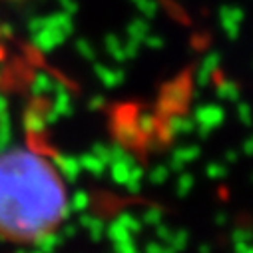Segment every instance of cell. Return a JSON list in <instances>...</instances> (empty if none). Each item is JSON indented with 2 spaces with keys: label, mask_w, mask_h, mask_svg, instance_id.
<instances>
[{
  "label": "cell",
  "mask_w": 253,
  "mask_h": 253,
  "mask_svg": "<svg viewBox=\"0 0 253 253\" xmlns=\"http://www.w3.org/2000/svg\"><path fill=\"white\" fill-rule=\"evenodd\" d=\"M70 213L64 179L32 148L0 152V239L32 243Z\"/></svg>",
  "instance_id": "6da1fadb"
},
{
  "label": "cell",
  "mask_w": 253,
  "mask_h": 253,
  "mask_svg": "<svg viewBox=\"0 0 253 253\" xmlns=\"http://www.w3.org/2000/svg\"><path fill=\"white\" fill-rule=\"evenodd\" d=\"M74 32V20L72 14L60 10V12H52L50 16H44V26L30 34L32 36V44L36 50L40 52H52L54 48H58L64 42L70 34Z\"/></svg>",
  "instance_id": "7a4b0ae2"
},
{
  "label": "cell",
  "mask_w": 253,
  "mask_h": 253,
  "mask_svg": "<svg viewBox=\"0 0 253 253\" xmlns=\"http://www.w3.org/2000/svg\"><path fill=\"white\" fill-rule=\"evenodd\" d=\"M223 118H225V112L217 104L198 106L194 112V122H196V132H198L200 140H206L215 128H219Z\"/></svg>",
  "instance_id": "3957f363"
},
{
  "label": "cell",
  "mask_w": 253,
  "mask_h": 253,
  "mask_svg": "<svg viewBox=\"0 0 253 253\" xmlns=\"http://www.w3.org/2000/svg\"><path fill=\"white\" fill-rule=\"evenodd\" d=\"M158 132L162 134L164 140H173L177 136H187V134H194L196 132V122L194 118H187V116H179V114H168L166 122L158 128Z\"/></svg>",
  "instance_id": "277c9868"
},
{
  "label": "cell",
  "mask_w": 253,
  "mask_h": 253,
  "mask_svg": "<svg viewBox=\"0 0 253 253\" xmlns=\"http://www.w3.org/2000/svg\"><path fill=\"white\" fill-rule=\"evenodd\" d=\"M187 98H189V86L185 84V80L173 82L171 86L166 88V92L162 96V112L168 116V114L181 110L185 106Z\"/></svg>",
  "instance_id": "5b68a950"
},
{
  "label": "cell",
  "mask_w": 253,
  "mask_h": 253,
  "mask_svg": "<svg viewBox=\"0 0 253 253\" xmlns=\"http://www.w3.org/2000/svg\"><path fill=\"white\" fill-rule=\"evenodd\" d=\"M56 171L62 175V179L68 181V183H76L80 173H82V168H80V162H78V156H70V154H54V164Z\"/></svg>",
  "instance_id": "8992f818"
},
{
  "label": "cell",
  "mask_w": 253,
  "mask_h": 253,
  "mask_svg": "<svg viewBox=\"0 0 253 253\" xmlns=\"http://www.w3.org/2000/svg\"><path fill=\"white\" fill-rule=\"evenodd\" d=\"M94 74L96 78L106 86V88H118L120 84L126 82V72L122 68H110L108 64H102V62L94 60Z\"/></svg>",
  "instance_id": "52a82bcc"
},
{
  "label": "cell",
  "mask_w": 253,
  "mask_h": 253,
  "mask_svg": "<svg viewBox=\"0 0 253 253\" xmlns=\"http://www.w3.org/2000/svg\"><path fill=\"white\" fill-rule=\"evenodd\" d=\"M219 64H221V54H219V52H210V54L202 60V64H200V68H198V72H196V82H198V86H202V88L208 86V84L211 82L213 74L217 72Z\"/></svg>",
  "instance_id": "ba28073f"
},
{
  "label": "cell",
  "mask_w": 253,
  "mask_h": 253,
  "mask_svg": "<svg viewBox=\"0 0 253 253\" xmlns=\"http://www.w3.org/2000/svg\"><path fill=\"white\" fill-rule=\"evenodd\" d=\"M44 110H46L44 102H36L28 108V112L24 116V126L30 134H42L48 128L46 122H44Z\"/></svg>",
  "instance_id": "9c48e42d"
},
{
  "label": "cell",
  "mask_w": 253,
  "mask_h": 253,
  "mask_svg": "<svg viewBox=\"0 0 253 253\" xmlns=\"http://www.w3.org/2000/svg\"><path fill=\"white\" fill-rule=\"evenodd\" d=\"M82 213V211H80ZM78 225L82 227V229H86L88 231V235H90V239L92 241H102L104 239V231H106V221L102 219V217H96V215H88V213H82L80 217H78Z\"/></svg>",
  "instance_id": "30bf717a"
},
{
  "label": "cell",
  "mask_w": 253,
  "mask_h": 253,
  "mask_svg": "<svg viewBox=\"0 0 253 253\" xmlns=\"http://www.w3.org/2000/svg\"><path fill=\"white\" fill-rule=\"evenodd\" d=\"M116 138L120 144L124 146H136L142 142V134L138 132V128L134 126V122H120L116 126Z\"/></svg>",
  "instance_id": "8fae6325"
},
{
  "label": "cell",
  "mask_w": 253,
  "mask_h": 253,
  "mask_svg": "<svg viewBox=\"0 0 253 253\" xmlns=\"http://www.w3.org/2000/svg\"><path fill=\"white\" fill-rule=\"evenodd\" d=\"M30 92L34 98H46V96H52L54 92V80L48 72H36L34 78H32V84H30Z\"/></svg>",
  "instance_id": "7c38bea8"
},
{
  "label": "cell",
  "mask_w": 253,
  "mask_h": 253,
  "mask_svg": "<svg viewBox=\"0 0 253 253\" xmlns=\"http://www.w3.org/2000/svg\"><path fill=\"white\" fill-rule=\"evenodd\" d=\"M134 126L138 128V132L144 136V138H150L154 134H158V128H160V122L154 114L150 112H142L136 120H134Z\"/></svg>",
  "instance_id": "4fadbf2b"
},
{
  "label": "cell",
  "mask_w": 253,
  "mask_h": 253,
  "mask_svg": "<svg viewBox=\"0 0 253 253\" xmlns=\"http://www.w3.org/2000/svg\"><path fill=\"white\" fill-rule=\"evenodd\" d=\"M104 48L114 58V62H120V64L122 62H128V58L124 54V40L118 34H106L104 36Z\"/></svg>",
  "instance_id": "5bb4252c"
},
{
  "label": "cell",
  "mask_w": 253,
  "mask_h": 253,
  "mask_svg": "<svg viewBox=\"0 0 253 253\" xmlns=\"http://www.w3.org/2000/svg\"><path fill=\"white\" fill-rule=\"evenodd\" d=\"M62 243H64V237H62V235H58V233H54V231H46V233H42L40 237H36V239L32 241V247L38 249V251L50 253V251H54L56 247H60Z\"/></svg>",
  "instance_id": "9a60e30c"
},
{
  "label": "cell",
  "mask_w": 253,
  "mask_h": 253,
  "mask_svg": "<svg viewBox=\"0 0 253 253\" xmlns=\"http://www.w3.org/2000/svg\"><path fill=\"white\" fill-rule=\"evenodd\" d=\"M78 162H80L82 171H88V173H92V175H96V177H100V175L106 171V168H108V166H106L100 158H96L92 152H86V154L78 156Z\"/></svg>",
  "instance_id": "2e32d148"
},
{
  "label": "cell",
  "mask_w": 253,
  "mask_h": 253,
  "mask_svg": "<svg viewBox=\"0 0 253 253\" xmlns=\"http://www.w3.org/2000/svg\"><path fill=\"white\" fill-rule=\"evenodd\" d=\"M189 231L187 229H173V235L169 243H164V253H173V251H185L189 245Z\"/></svg>",
  "instance_id": "e0dca14e"
},
{
  "label": "cell",
  "mask_w": 253,
  "mask_h": 253,
  "mask_svg": "<svg viewBox=\"0 0 253 253\" xmlns=\"http://www.w3.org/2000/svg\"><path fill=\"white\" fill-rule=\"evenodd\" d=\"M219 24H221L223 34H225L229 40H237V38H239L241 24H239V22H235V20L229 16L227 6H221V8H219Z\"/></svg>",
  "instance_id": "ac0fdd59"
},
{
  "label": "cell",
  "mask_w": 253,
  "mask_h": 253,
  "mask_svg": "<svg viewBox=\"0 0 253 253\" xmlns=\"http://www.w3.org/2000/svg\"><path fill=\"white\" fill-rule=\"evenodd\" d=\"M215 96L223 102H237L241 98L239 94V86L233 82V80H221L217 86H215Z\"/></svg>",
  "instance_id": "d6986e66"
},
{
  "label": "cell",
  "mask_w": 253,
  "mask_h": 253,
  "mask_svg": "<svg viewBox=\"0 0 253 253\" xmlns=\"http://www.w3.org/2000/svg\"><path fill=\"white\" fill-rule=\"evenodd\" d=\"M126 34H128V38H134L138 42H144V38L150 34V22L148 18H134L128 26H126Z\"/></svg>",
  "instance_id": "ffe728a7"
},
{
  "label": "cell",
  "mask_w": 253,
  "mask_h": 253,
  "mask_svg": "<svg viewBox=\"0 0 253 253\" xmlns=\"http://www.w3.org/2000/svg\"><path fill=\"white\" fill-rule=\"evenodd\" d=\"M104 237H108L112 243H120V241H126V239H132L134 235L126 229L120 221H110V225H106V231H104Z\"/></svg>",
  "instance_id": "44dd1931"
},
{
  "label": "cell",
  "mask_w": 253,
  "mask_h": 253,
  "mask_svg": "<svg viewBox=\"0 0 253 253\" xmlns=\"http://www.w3.org/2000/svg\"><path fill=\"white\" fill-rule=\"evenodd\" d=\"M194 175L189 173V171H179L177 173V183H175V196L177 198H187L189 194H192V189H194Z\"/></svg>",
  "instance_id": "7402d4cb"
},
{
  "label": "cell",
  "mask_w": 253,
  "mask_h": 253,
  "mask_svg": "<svg viewBox=\"0 0 253 253\" xmlns=\"http://www.w3.org/2000/svg\"><path fill=\"white\" fill-rule=\"evenodd\" d=\"M116 221H120L126 229H128L132 235H138V233H142V227H144V223H142V219L138 217V215H134L132 211H122L118 217H116Z\"/></svg>",
  "instance_id": "603a6c76"
},
{
  "label": "cell",
  "mask_w": 253,
  "mask_h": 253,
  "mask_svg": "<svg viewBox=\"0 0 253 253\" xmlns=\"http://www.w3.org/2000/svg\"><path fill=\"white\" fill-rule=\"evenodd\" d=\"M134 164H128V162H122V160H118V162H112L108 168H110V173H112V179L118 183V185H124L126 183V179H128V173H130V168H132Z\"/></svg>",
  "instance_id": "cb8c5ba5"
},
{
  "label": "cell",
  "mask_w": 253,
  "mask_h": 253,
  "mask_svg": "<svg viewBox=\"0 0 253 253\" xmlns=\"http://www.w3.org/2000/svg\"><path fill=\"white\" fill-rule=\"evenodd\" d=\"M173 156L179 158L183 164H189V162H196V160L202 156V148H200L198 144L181 146V148H175V150H173Z\"/></svg>",
  "instance_id": "d4e9b609"
},
{
  "label": "cell",
  "mask_w": 253,
  "mask_h": 253,
  "mask_svg": "<svg viewBox=\"0 0 253 253\" xmlns=\"http://www.w3.org/2000/svg\"><path fill=\"white\" fill-rule=\"evenodd\" d=\"M90 208V196L84 192V189H78V192L68 200V210L70 211H86Z\"/></svg>",
  "instance_id": "484cf974"
},
{
  "label": "cell",
  "mask_w": 253,
  "mask_h": 253,
  "mask_svg": "<svg viewBox=\"0 0 253 253\" xmlns=\"http://www.w3.org/2000/svg\"><path fill=\"white\" fill-rule=\"evenodd\" d=\"M132 2L136 4V8L140 10V14L144 18H156L158 16V10H160V4L158 0H132Z\"/></svg>",
  "instance_id": "4316f807"
},
{
  "label": "cell",
  "mask_w": 253,
  "mask_h": 253,
  "mask_svg": "<svg viewBox=\"0 0 253 253\" xmlns=\"http://www.w3.org/2000/svg\"><path fill=\"white\" fill-rule=\"evenodd\" d=\"M12 140V126H10V116L0 120V152L8 148V142Z\"/></svg>",
  "instance_id": "83f0119b"
},
{
  "label": "cell",
  "mask_w": 253,
  "mask_h": 253,
  "mask_svg": "<svg viewBox=\"0 0 253 253\" xmlns=\"http://www.w3.org/2000/svg\"><path fill=\"white\" fill-rule=\"evenodd\" d=\"M142 219V223L144 225H158L160 221H164V210L162 208H158V206H152V208H148L146 211H144V215L140 217Z\"/></svg>",
  "instance_id": "f1b7e54d"
},
{
  "label": "cell",
  "mask_w": 253,
  "mask_h": 253,
  "mask_svg": "<svg viewBox=\"0 0 253 253\" xmlns=\"http://www.w3.org/2000/svg\"><path fill=\"white\" fill-rule=\"evenodd\" d=\"M76 52H78L84 60H88V62H94V60H96V50H94V46H92L86 38H78V40H76Z\"/></svg>",
  "instance_id": "f546056e"
},
{
  "label": "cell",
  "mask_w": 253,
  "mask_h": 253,
  "mask_svg": "<svg viewBox=\"0 0 253 253\" xmlns=\"http://www.w3.org/2000/svg\"><path fill=\"white\" fill-rule=\"evenodd\" d=\"M227 173H229V171H227V166L221 164V162H211V164L206 168V175H208L210 179H223Z\"/></svg>",
  "instance_id": "4dcf8cb0"
},
{
  "label": "cell",
  "mask_w": 253,
  "mask_h": 253,
  "mask_svg": "<svg viewBox=\"0 0 253 253\" xmlns=\"http://www.w3.org/2000/svg\"><path fill=\"white\" fill-rule=\"evenodd\" d=\"M148 177H150V181H152L154 185H162V183L168 181V177H169V169H168V166H156V168L148 173Z\"/></svg>",
  "instance_id": "1f68e13d"
},
{
  "label": "cell",
  "mask_w": 253,
  "mask_h": 253,
  "mask_svg": "<svg viewBox=\"0 0 253 253\" xmlns=\"http://www.w3.org/2000/svg\"><path fill=\"white\" fill-rule=\"evenodd\" d=\"M90 152H92L96 158H100V160H102L106 166H110V162H112V156H110V146H108V144L96 142V144H92Z\"/></svg>",
  "instance_id": "d6a6232c"
},
{
  "label": "cell",
  "mask_w": 253,
  "mask_h": 253,
  "mask_svg": "<svg viewBox=\"0 0 253 253\" xmlns=\"http://www.w3.org/2000/svg\"><path fill=\"white\" fill-rule=\"evenodd\" d=\"M140 50H142V42H138L134 38H128L124 42V54H126V58H128V60H134L140 54Z\"/></svg>",
  "instance_id": "836d02e7"
},
{
  "label": "cell",
  "mask_w": 253,
  "mask_h": 253,
  "mask_svg": "<svg viewBox=\"0 0 253 253\" xmlns=\"http://www.w3.org/2000/svg\"><path fill=\"white\" fill-rule=\"evenodd\" d=\"M154 227H156V239L162 241V243H169V239H171V235H173V229L168 227L164 221H160V223L154 225Z\"/></svg>",
  "instance_id": "e575fe53"
},
{
  "label": "cell",
  "mask_w": 253,
  "mask_h": 253,
  "mask_svg": "<svg viewBox=\"0 0 253 253\" xmlns=\"http://www.w3.org/2000/svg\"><path fill=\"white\" fill-rule=\"evenodd\" d=\"M235 104H237V118H239V122L243 126H251V110H249V104L239 102V100Z\"/></svg>",
  "instance_id": "d590c367"
},
{
  "label": "cell",
  "mask_w": 253,
  "mask_h": 253,
  "mask_svg": "<svg viewBox=\"0 0 253 253\" xmlns=\"http://www.w3.org/2000/svg\"><path fill=\"white\" fill-rule=\"evenodd\" d=\"M112 245H114V249L118 253H136L138 251V245H136L134 237L132 239H126V241H120V243H112Z\"/></svg>",
  "instance_id": "8d00e7d4"
},
{
  "label": "cell",
  "mask_w": 253,
  "mask_h": 253,
  "mask_svg": "<svg viewBox=\"0 0 253 253\" xmlns=\"http://www.w3.org/2000/svg\"><path fill=\"white\" fill-rule=\"evenodd\" d=\"M144 46H148V48H152V50H162L164 46H166V40L162 38V36H154V34H148L146 38H144V42H142Z\"/></svg>",
  "instance_id": "74e56055"
},
{
  "label": "cell",
  "mask_w": 253,
  "mask_h": 253,
  "mask_svg": "<svg viewBox=\"0 0 253 253\" xmlns=\"http://www.w3.org/2000/svg\"><path fill=\"white\" fill-rule=\"evenodd\" d=\"M104 108H106V98L102 94H94L88 100V110L90 112H98V110H104Z\"/></svg>",
  "instance_id": "f35d334b"
},
{
  "label": "cell",
  "mask_w": 253,
  "mask_h": 253,
  "mask_svg": "<svg viewBox=\"0 0 253 253\" xmlns=\"http://www.w3.org/2000/svg\"><path fill=\"white\" fill-rule=\"evenodd\" d=\"M231 241H251V231L245 227H237L231 231Z\"/></svg>",
  "instance_id": "ab89813d"
},
{
  "label": "cell",
  "mask_w": 253,
  "mask_h": 253,
  "mask_svg": "<svg viewBox=\"0 0 253 253\" xmlns=\"http://www.w3.org/2000/svg\"><path fill=\"white\" fill-rule=\"evenodd\" d=\"M56 2L62 6V10L68 14H76L78 12V2L76 0H56Z\"/></svg>",
  "instance_id": "60d3db41"
},
{
  "label": "cell",
  "mask_w": 253,
  "mask_h": 253,
  "mask_svg": "<svg viewBox=\"0 0 253 253\" xmlns=\"http://www.w3.org/2000/svg\"><path fill=\"white\" fill-rule=\"evenodd\" d=\"M76 235H78V225L68 223V225L62 227V237H64V239H72V237H76Z\"/></svg>",
  "instance_id": "b9f144b4"
},
{
  "label": "cell",
  "mask_w": 253,
  "mask_h": 253,
  "mask_svg": "<svg viewBox=\"0 0 253 253\" xmlns=\"http://www.w3.org/2000/svg\"><path fill=\"white\" fill-rule=\"evenodd\" d=\"M146 253H164V243L162 241H150L146 245Z\"/></svg>",
  "instance_id": "7bdbcfd3"
},
{
  "label": "cell",
  "mask_w": 253,
  "mask_h": 253,
  "mask_svg": "<svg viewBox=\"0 0 253 253\" xmlns=\"http://www.w3.org/2000/svg\"><path fill=\"white\" fill-rule=\"evenodd\" d=\"M124 185H126V189H128L132 196H136V194L142 192V181H126Z\"/></svg>",
  "instance_id": "ee69618b"
},
{
  "label": "cell",
  "mask_w": 253,
  "mask_h": 253,
  "mask_svg": "<svg viewBox=\"0 0 253 253\" xmlns=\"http://www.w3.org/2000/svg\"><path fill=\"white\" fill-rule=\"evenodd\" d=\"M233 249H235L237 253H251L249 241H233Z\"/></svg>",
  "instance_id": "f6af8a7d"
},
{
  "label": "cell",
  "mask_w": 253,
  "mask_h": 253,
  "mask_svg": "<svg viewBox=\"0 0 253 253\" xmlns=\"http://www.w3.org/2000/svg\"><path fill=\"white\" fill-rule=\"evenodd\" d=\"M0 36L12 38V36H14V26H10L8 22H2V24H0Z\"/></svg>",
  "instance_id": "bcb514c9"
},
{
  "label": "cell",
  "mask_w": 253,
  "mask_h": 253,
  "mask_svg": "<svg viewBox=\"0 0 253 253\" xmlns=\"http://www.w3.org/2000/svg\"><path fill=\"white\" fill-rule=\"evenodd\" d=\"M6 116H8V100H6V96L0 94V120Z\"/></svg>",
  "instance_id": "7dc6e473"
},
{
  "label": "cell",
  "mask_w": 253,
  "mask_h": 253,
  "mask_svg": "<svg viewBox=\"0 0 253 253\" xmlns=\"http://www.w3.org/2000/svg\"><path fill=\"white\" fill-rule=\"evenodd\" d=\"M223 158H225V164H235V162L239 160V154H237L235 150H227Z\"/></svg>",
  "instance_id": "c3c4849f"
},
{
  "label": "cell",
  "mask_w": 253,
  "mask_h": 253,
  "mask_svg": "<svg viewBox=\"0 0 253 253\" xmlns=\"http://www.w3.org/2000/svg\"><path fill=\"white\" fill-rule=\"evenodd\" d=\"M243 154L245 156H253V138H245V142H243Z\"/></svg>",
  "instance_id": "681fc988"
},
{
  "label": "cell",
  "mask_w": 253,
  "mask_h": 253,
  "mask_svg": "<svg viewBox=\"0 0 253 253\" xmlns=\"http://www.w3.org/2000/svg\"><path fill=\"white\" fill-rule=\"evenodd\" d=\"M215 225H225L227 223V219H229V215L225 213V211H219V213H215Z\"/></svg>",
  "instance_id": "f907efd6"
},
{
  "label": "cell",
  "mask_w": 253,
  "mask_h": 253,
  "mask_svg": "<svg viewBox=\"0 0 253 253\" xmlns=\"http://www.w3.org/2000/svg\"><path fill=\"white\" fill-rule=\"evenodd\" d=\"M198 249H200V253H210V251H211V247H210V245H200Z\"/></svg>",
  "instance_id": "816d5d0a"
}]
</instances>
